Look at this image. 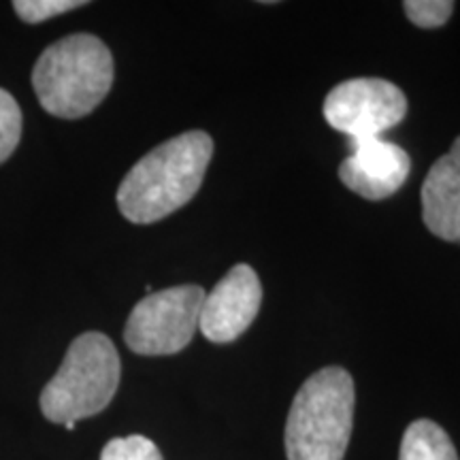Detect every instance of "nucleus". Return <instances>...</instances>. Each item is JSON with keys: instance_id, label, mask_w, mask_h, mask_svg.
I'll use <instances>...</instances> for the list:
<instances>
[{"instance_id": "obj_1", "label": "nucleus", "mask_w": 460, "mask_h": 460, "mask_svg": "<svg viewBox=\"0 0 460 460\" xmlns=\"http://www.w3.org/2000/svg\"><path fill=\"white\" fill-rule=\"evenodd\" d=\"M214 156V139L190 130L164 141L128 171L118 190V207L126 220L152 224L175 214L192 200Z\"/></svg>"}, {"instance_id": "obj_2", "label": "nucleus", "mask_w": 460, "mask_h": 460, "mask_svg": "<svg viewBox=\"0 0 460 460\" xmlns=\"http://www.w3.org/2000/svg\"><path fill=\"white\" fill-rule=\"evenodd\" d=\"M113 84V56L94 34H71L37 60L32 85L45 111L77 119L105 101Z\"/></svg>"}, {"instance_id": "obj_3", "label": "nucleus", "mask_w": 460, "mask_h": 460, "mask_svg": "<svg viewBox=\"0 0 460 460\" xmlns=\"http://www.w3.org/2000/svg\"><path fill=\"white\" fill-rule=\"evenodd\" d=\"M354 402V379L348 371L324 367L314 373L288 413V460H343L352 435Z\"/></svg>"}, {"instance_id": "obj_4", "label": "nucleus", "mask_w": 460, "mask_h": 460, "mask_svg": "<svg viewBox=\"0 0 460 460\" xmlns=\"http://www.w3.org/2000/svg\"><path fill=\"white\" fill-rule=\"evenodd\" d=\"M122 362L111 339L84 332L66 349L65 360L41 393L43 416L68 424L107 410L118 393Z\"/></svg>"}, {"instance_id": "obj_5", "label": "nucleus", "mask_w": 460, "mask_h": 460, "mask_svg": "<svg viewBox=\"0 0 460 460\" xmlns=\"http://www.w3.org/2000/svg\"><path fill=\"white\" fill-rule=\"evenodd\" d=\"M205 290L175 286L137 303L126 322L124 341L135 354L169 356L181 352L199 331Z\"/></svg>"}, {"instance_id": "obj_6", "label": "nucleus", "mask_w": 460, "mask_h": 460, "mask_svg": "<svg viewBox=\"0 0 460 460\" xmlns=\"http://www.w3.org/2000/svg\"><path fill=\"white\" fill-rule=\"evenodd\" d=\"M405 113V94L386 79H349L332 88L324 101L326 122L352 143L379 139L388 128L401 124Z\"/></svg>"}, {"instance_id": "obj_7", "label": "nucleus", "mask_w": 460, "mask_h": 460, "mask_svg": "<svg viewBox=\"0 0 460 460\" xmlns=\"http://www.w3.org/2000/svg\"><path fill=\"white\" fill-rule=\"evenodd\" d=\"M262 305V286L250 264H234L200 309L199 331L211 343H230L243 335Z\"/></svg>"}, {"instance_id": "obj_8", "label": "nucleus", "mask_w": 460, "mask_h": 460, "mask_svg": "<svg viewBox=\"0 0 460 460\" xmlns=\"http://www.w3.org/2000/svg\"><path fill=\"white\" fill-rule=\"evenodd\" d=\"M410 171L411 160L405 149L379 137L352 143V152L339 166V180L362 199L384 200L405 183Z\"/></svg>"}, {"instance_id": "obj_9", "label": "nucleus", "mask_w": 460, "mask_h": 460, "mask_svg": "<svg viewBox=\"0 0 460 460\" xmlns=\"http://www.w3.org/2000/svg\"><path fill=\"white\" fill-rule=\"evenodd\" d=\"M422 217L435 237L460 241V137L422 183Z\"/></svg>"}, {"instance_id": "obj_10", "label": "nucleus", "mask_w": 460, "mask_h": 460, "mask_svg": "<svg viewBox=\"0 0 460 460\" xmlns=\"http://www.w3.org/2000/svg\"><path fill=\"white\" fill-rule=\"evenodd\" d=\"M399 460H458L450 435L433 420H416L401 441Z\"/></svg>"}, {"instance_id": "obj_11", "label": "nucleus", "mask_w": 460, "mask_h": 460, "mask_svg": "<svg viewBox=\"0 0 460 460\" xmlns=\"http://www.w3.org/2000/svg\"><path fill=\"white\" fill-rule=\"evenodd\" d=\"M101 460H164L158 446L143 435L115 437L102 447Z\"/></svg>"}, {"instance_id": "obj_12", "label": "nucleus", "mask_w": 460, "mask_h": 460, "mask_svg": "<svg viewBox=\"0 0 460 460\" xmlns=\"http://www.w3.org/2000/svg\"><path fill=\"white\" fill-rule=\"evenodd\" d=\"M22 137V111L7 90H0V164L15 152Z\"/></svg>"}, {"instance_id": "obj_13", "label": "nucleus", "mask_w": 460, "mask_h": 460, "mask_svg": "<svg viewBox=\"0 0 460 460\" xmlns=\"http://www.w3.org/2000/svg\"><path fill=\"white\" fill-rule=\"evenodd\" d=\"M402 9L413 24L420 28H439L452 17L454 3L450 0H407Z\"/></svg>"}, {"instance_id": "obj_14", "label": "nucleus", "mask_w": 460, "mask_h": 460, "mask_svg": "<svg viewBox=\"0 0 460 460\" xmlns=\"http://www.w3.org/2000/svg\"><path fill=\"white\" fill-rule=\"evenodd\" d=\"M84 4L82 0H17L13 9L26 24H41L49 17L62 15L66 11L84 7Z\"/></svg>"}, {"instance_id": "obj_15", "label": "nucleus", "mask_w": 460, "mask_h": 460, "mask_svg": "<svg viewBox=\"0 0 460 460\" xmlns=\"http://www.w3.org/2000/svg\"><path fill=\"white\" fill-rule=\"evenodd\" d=\"M75 427H77V424H75V422H68V424H65V429H66V430H73Z\"/></svg>"}]
</instances>
